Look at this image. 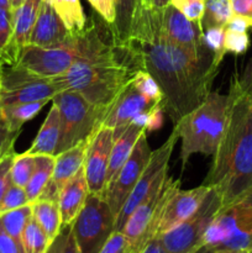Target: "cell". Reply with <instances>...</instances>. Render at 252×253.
Masks as SVG:
<instances>
[{
  "label": "cell",
  "mask_w": 252,
  "mask_h": 253,
  "mask_svg": "<svg viewBox=\"0 0 252 253\" xmlns=\"http://www.w3.org/2000/svg\"><path fill=\"white\" fill-rule=\"evenodd\" d=\"M178 140H179V136H178L177 131L173 128V132L170 133L168 140L157 150L152 151L151 158L148 161L147 166H146L145 170L142 172L140 179L137 180L135 188L131 192L130 197L127 198L123 209H121L118 217H116V231H123L128 216L132 214L133 210L141 204V202L147 197L148 193L153 189V187L160 180L167 177L168 162H169L170 156H172V152Z\"/></svg>",
  "instance_id": "obj_12"
},
{
  "label": "cell",
  "mask_w": 252,
  "mask_h": 253,
  "mask_svg": "<svg viewBox=\"0 0 252 253\" xmlns=\"http://www.w3.org/2000/svg\"><path fill=\"white\" fill-rule=\"evenodd\" d=\"M47 104L46 100L34 101V103L12 104L2 106V116L9 128L15 132H20L22 125L32 120Z\"/></svg>",
  "instance_id": "obj_27"
},
{
  "label": "cell",
  "mask_w": 252,
  "mask_h": 253,
  "mask_svg": "<svg viewBox=\"0 0 252 253\" xmlns=\"http://www.w3.org/2000/svg\"><path fill=\"white\" fill-rule=\"evenodd\" d=\"M90 26L85 25L83 31L71 34L63 43L57 46L40 47L29 43L21 48L15 64L44 78L58 77L81 58L88 46Z\"/></svg>",
  "instance_id": "obj_7"
},
{
  "label": "cell",
  "mask_w": 252,
  "mask_h": 253,
  "mask_svg": "<svg viewBox=\"0 0 252 253\" xmlns=\"http://www.w3.org/2000/svg\"><path fill=\"white\" fill-rule=\"evenodd\" d=\"M170 2V0H152V6L158 7V9H163L165 6H167Z\"/></svg>",
  "instance_id": "obj_51"
},
{
  "label": "cell",
  "mask_w": 252,
  "mask_h": 253,
  "mask_svg": "<svg viewBox=\"0 0 252 253\" xmlns=\"http://www.w3.org/2000/svg\"><path fill=\"white\" fill-rule=\"evenodd\" d=\"M21 244L24 253H47L52 242L32 216L25 227Z\"/></svg>",
  "instance_id": "obj_31"
},
{
  "label": "cell",
  "mask_w": 252,
  "mask_h": 253,
  "mask_svg": "<svg viewBox=\"0 0 252 253\" xmlns=\"http://www.w3.org/2000/svg\"><path fill=\"white\" fill-rule=\"evenodd\" d=\"M32 217V203L0 214V224L5 231L22 246V234Z\"/></svg>",
  "instance_id": "obj_29"
},
{
  "label": "cell",
  "mask_w": 252,
  "mask_h": 253,
  "mask_svg": "<svg viewBox=\"0 0 252 253\" xmlns=\"http://www.w3.org/2000/svg\"><path fill=\"white\" fill-rule=\"evenodd\" d=\"M162 29L168 40L182 47L197 58H214V54L204 46V30L202 24L190 21L179 10L168 4L161 9Z\"/></svg>",
  "instance_id": "obj_14"
},
{
  "label": "cell",
  "mask_w": 252,
  "mask_h": 253,
  "mask_svg": "<svg viewBox=\"0 0 252 253\" xmlns=\"http://www.w3.org/2000/svg\"><path fill=\"white\" fill-rule=\"evenodd\" d=\"M0 91H1V72H0Z\"/></svg>",
  "instance_id": "obj_58"
},
{
  "label": "cell",
  "mask_w": 252,
  "mask_h": 253,
  "mask_svg": "<svg viewBox=\"0 0 252 253\" xmlns=\"http://www.w3.org/2000/svg\"><path fill=\"white\" fill-rule=\"evenodd\" d=\"M225 29L236 32H247V30L251 29V26H250V24L244 19V17L232 15V17L229 20V22L226 24Z\"/></svg>",
  "instance_id": "obj_46"
},
{
  "label": "cell",
  "mask_w": 252,
  "mask_h": 253,
  "mask_svg": "<svg viewBox=\"0 0 252 253\" xmlns=\"http://www.w3.org/2000/svg\"><path fill=\"white\" fill-rule=\"evenodd\" d=\"M19 133L20 132H15V131L10 130L7 124L2 119V121L0 123V160L4 156H6L7 153L14 151V143Z\"/></svg>",
  "instance_id": "obj_40"
},
{
  "label": "cell",
  "mask_w": 252,
  "mask_h": 253,
  "mask_svg": "<svg viewBox=\"0 0 252 253\" xmlns=\"http://www.w3.org/2000/svg\"><path fill=\"white\" fill-rule=\"evenodd\" d=\"M127 249L128 242L125 235L115 230L98 253H125Z\"/></svg>",
  "instance_id": "obj_41"
},
{
  "label": "cell",
  "mask_w": 252,
  "mask_h": 253,
  "mask_svg": "<svg viewBox=\"0 0 252 253\" xmlns=\"http://www.w3.org/2000/svg\"><path fill=\"white\" fill-rule=\"evenodd\" d=\"M250 253H252V247H251V250H250Z\"/></svg>",
  "instance_id": "obj_61"
},
{
  "label": "cell",
  "mask_w": 252,
  "mask_h": 253,
  "mask_svg": "<svg viewBox=\"0 0 252 253\" xmlns=\"http://www.w3.org/2000/svg\"><path fill=\"white\" fill-rule=\"evenodd\" d=\"M25 0H10V5H11V9L15 10L20 6V5L24 2Z\"/></svg>",
  "instance_id": "obj_52"
},
{
  "label": "cell",
  "mask_w": 252,
  "mask_h": 253,
  "mask_svg": "<svg viewBox=\"0 0 252 253\" xmlns=\"http://www.w3.org/2000/svg\"><path fill=\"white\" fill-rule=\"evenodd\" d=\"M138 71L140 64L126 44H108L91 25L84 53L52 82L58 91H77L93 105L110 109Z\"/></svg>",
  "instance_id": "obj_2"
},
{
  "label": "cell",
  "mask_w": 252,
  "mask_h": 253,
  "mask_svg": "<svg viewBox=\"0 0 252 253\" xmlns=\"http://www.w3.org/2000/svg\"><path fill=\"white\" fill-rule=\"evenodd\" d=\"M14 34L12 10L0 7V59L6 53Z\"/></svg>",
  "instance_id": "obj_36"
},
{
  "label": "cell",
  "mask_w": 252,
  "mask_h": 253,
  "mask_svg": "<svg viewBox=\"0 0 252 253\" xmlns=\"http://www.w3.org/2000/svg\"><path fill=\"white\" fill-rule=\"evenodd\" d=\"M142 2L145 5H152V0H142Z\"/></svg>",
  "instance_id": "obj_56"
},
{
  "label": "cell",
  "mask_w": 252,
  "mask_h": 253,
  "mask_svg": "<svg viewBox=\"0 0 252 253\" xmlns=\"http://www.w3.org/2000/svg\"><path fill=\"white\" fill-rule=\"evenodd\" d=\"M215 253H250L249 251H232V250H219Z\"/></svg>",
  "instance_id": "obj_54"
},
{
  "label": "cell",
  "mask_w": 252,
  "mask_h": 253,
  "mask_svg": "<svg viewBox=\"0 0 252 253\" xmlns=\"http://www.w3.org/2000/svg\"><path fill=\"white\" fill-rule=\"evenodd\" d=\"M224 37L225 27H210L204 30V36H203L204 46L214 54L215 63L219 66L226 54L224 48Z\"/></svg>",
  "instance_id": "obj_33"
},
{
  "label": "cell",
  "mask_w": 252,
  "mask_h": 253,
  "mask_svg": "<svg viewBox=\"0 0 252 253\" xmlns=\"http://www.w3.org/2000/svg\"><path fill=\"white\" fill-rule=\"evenodd\" d=\"M71 225H67V226H62L61 232L58 234V236L54 239V241L52 242L51 246H49L48 251L47 253H61L62 251V246H63L64 239H66L67 234H68V230Z\"/></svg>",
  "instance_id": "obj_49"
},
{
  "label": "cell",
  "mask_w": 252,
  "mask_h": 253,
  "mask_svg": "<svg viewBox=\"0 0 252 253\" xmlns=\"http://www.w3.org/2000/svg\"><path fill=\"white\" fill-rule=\"evenodd\" d=\"M133 84L138 88V90L142 91L145 95H147L148 98L153 99V100H157L162 104V91H161L160 86L156 83L155 79L145 71H138L137 74L135 76V78L132 79Z\"/></svg>",
  "instance_id": "obj_37"
},
{
  "label": "cell",
  "mask_w": 252,
  "mask_h": 253,
  "mask_svg": "<svg viewBox=\"0 0 252 253\" xmlns=\"http://www.w3.org/2000/svg\"><path fill=\"white\" fill-rule=\"evenodd\" d=\"M232 17L230 0H205V11L202 20L203 30L225 27Z\"/></svg>",
  "instance_id": "obj_30"
},
{
  "label": "cell",
  "mask_w": 252,
  "mask_h": 253,
  "mask_svg": "<svg viewBox=\"0 0 252 253\" xmlns=\"http://www.w3.org/2000/svg\"><path fill=\"white\" fill-rule=\"evenodd\" d=\"M232 15L244 17L252 27V0H230Z\"/></svg>",
  "instance_id": "obj_43"
},
{
  "label": "cell",
  "mask_w": 252,
  "mask_h": 253,
  "mask_svg": "<svg viewBox=\"0 0 252 253\" xmlns=\"http://www.w3.org/2000/svg\"><path fill=\"white\" fill-rule=\"evenodd\" d=\"M178 188H180V180L167 175L153 187L133 210L121 231L127 240L128 249L140 253L146 244L156 237L163 210Z\"/></svg>",
  "instance_id": "obj_8"
},
{
  "label": "cell",
  "mask_w": 252,
  "mask_h": 253,
  "mask_svg": "<svg viewBox=\"0 0 252 253\" xmlns=\"http://www.w3.org/2000/svg\"><path fill=\"white\" fill-rule=\"evenodd\" d=\"M169 4L179 10L190 21L202 24L205 11V0H170Z\"/></svg>",
  "instance_id": "obj_35"
},
{
  "label": "cell",
  "mask_w": 252,
  "mask_h": 253,
  "mask_svg": "<svg viewBox=\"0 0 252 253\" xmlns=\"http://www.w3.org/2000/svg\"><path fill=\"white\" fill-rule=\"evenodd\" d=\"M0 253H24L21 245L12 239L0 224Z\"/></svg>",
  "instance_id": "obj_44"
},
{
  "label": "cell",
  "mask_w": 252,
  "mask_h": 253,
  "mask_svg": "<svg viewBox=\"0 0 252 253\" xmlns=\"http://www.w3.org/2000/svg\"><path fill=\"white\" fill-rule=\"evenodd\" d=\"M2 119H4V116H2V106L1 104H0V123L2 121Z\"/></svg>",
  "instance_id": "obj_55"
},
{
  "label": "cell",
  "mask_w": 252,
  "mask_h": 253,
  "mask_svg": "<svg viewBox=\"0 0 252 253\" xmlns=\"http://www.w3.org/2000/svg\"><path fill=\"white\" fill-rule=\"evenodd\" d=\"M1 68H2V62L1 59H0V72H1Z\"/></svg>",
  "instance_id": "obj_59"
},
{
  "label": "cell",
  "mask_w": 252,
  "mask_h": 253,
  "mask_svg": "<svg viewBox=\"0 0 252 253\" xmlns=\"http://www.w3.org/2000/svg\"><path fill=\"white\" fill-rule=\"evenodd\" d=\"M47 1H49V2H52V1H53V0H47Z\"/></svg>",
  "instance_id": "obj_60"
},
{
  "label": "cell",
  "mask_w": 252,
  "mask_h": 253,
  "mask_svg": "<svg viewBox=\"0 0 252 253\" xmlns=\"http://www.w3.org/2000/svg\"><path fill=\"white\" fill-rule=\"evenodd\" d=\"M71 34H78L85 29V15L81 0H53L51 2Z\"/></svg>",
  "instance_id": "obj_28"
},
{
  "label": "cell",
  "mask_w": 252,
  "mask_h": 253,
  "mask_svg": "<svg viewBox=\"0 0 252 253\" xmlns=\"http://www.w3.org/2000/svg\"><path fill=\"white\" fill-rule=\"evenodd\" d=\"M88 143L89 140H84L56 156L52 177L39 199H48L53 202L58 200L62 187L83 167Z\"/></svg>",
  "instance_id": "obj_18"
},
{
  "label": "cell",
  "mask_w": 252,
  "mask_h": 253,
  "mask_svg": "<svg viewBox=\"0 0 252 253\" xmlns=\"http://www.w3.org/2000/svg\"><path fill=\"white\" fill-rule=\"evenodd\" d=\"M140 253H169L167 251L163 244L161 242L160 237L156 236L153 239H151L150 241L146 244V246L143 247L142 251Z\"/></svg>",
  "instance_id": "obj_48"
},
{
  "label": "cell",
  "mask_w": 252,
  "mask_h": 253,
  "mask_svg": "<svg viewBox=\"0 0 252 253\" xmlns=\"http://www.w3.org/2000/svg\"><path fill=\"white\" fill-rule=\"evenodd\" d=\"M15 155H16L15 151H12L0 160V203H1L2 198H4L5 193L7 192L10 185L12 184L10 172H11V166Z\"/></svg>",
  "instance_id": "obj_39"
},
{
  "label": "cell",
  "mask_w": 252,
  "mask_h": 253,
  "mask_svg": "<svg viewBox=\"0 0 252 253\" xmlns=\"http://www.w3.org/2000/svg\"><path fill=\"white\" fill-rule=\"evenodd\" d=\"M229 95L210 91L199 106L183 116L174 125L182 147V169L194 153L212 156L219 146L226 124Z\"/></svg>",
  "instance_id": "obj_4"
},
{
  "label": "cell",
  "mask_w": 252,
  "mask_h": 253,
  "mask_svg": "<svg viewBox=\"0 0 252 253\" xmlns=\"http://www.w3.org/2000/svg\"><path fill=\"white\" fill-rule=\"evenodd\" d=\"M90 194L88 182H86L84 168L77 172L76 175L71 178L66 184L62 187L58 195V207L61 212L62 226L72 225L82 208L85 204L88 195Z\"/></svg>",
  "instance_id": "obj_21"
},
{
  "label": "cell",
  "mask_w": 252,
  "mask_h": 253,
  "mask_svg": "<svg viewBox=\"0 0 252 253\" xmlns=\"http://www.w3.org/2000/svg\"><path fill=\"white\" fill-rule=\"evenodd\" d=\"M61 253H81L78 249V245H77L76 237H74L73 231H72V225L69 226L68 234H67L66 239H64Z\"/></svg>",
  "instance_id": "obj_47"
},
{
  "label": "cell",
  "mask_w": 252,
  "mask_h": 253,
  "mask_svg": "<svg viewBox=\"0 0 252 253\" xmlns=\"http://www.w3.org/2000/svg\"><path fill=\"white\" fill-rule=\"evenodd\" d=\"M113 143L114 130L106 126H100L89 138L83 168L89 190L93 194L103 195L105 190L106 173Z\"/></svg>",
  "instance_id": "obj_16"
},
{
  "label": "cell",
  "mask_w": 252,
  "mask_h": 253,
  "mask_svg": "<svg viewBox=\"0 0 252 253\" xmlns=\"http://www.w3.org/2000/svg\"><path fill=\"white\" fill-rule=\"evenodd\" d=\"M115 20L111 25L113 39L116 44H125L130 39L136 15L142 5V0H114Z\"/></svg>",
  "instance_id": "obj_24"
},
{
  "label": "cell",
  "mask_w": 252,
  "mask_h": 253,
  "mask_svg": "<svg viewBox=\"0 0 252 253\" xmlns=\"http://www.w3.org/2000/svg\"><path fill=\"white\" fill-rule=\"evenodd\" d=\"M227 95L224 132L203 182L219 193L222 208L252 188V96L240 89L236 77L232 78Z\"/></svg>",
  "instance_id": "obj_3"
},
{
  "label": "cell",
  "mask_w": 252,
  "mask_h": 253,
  "mask_svg": "<svg viewBox=\"0 0 252 253\" xmlns=\"http://www.w3.org/2000/svg\"><path fill=\"white\" fill-rule=\"evenodd\" d=\"M158 108H161L160 101L153 100L145 95L131 81V83L124 89L123 93L110 106L101 126L113 128L114 140H115L136 118L143 114L152 113Z\"/></svg>",
  "instance_id": "obj_15"
},
{
  "label": "cell",
  "mask_w": 252,
  "mask_h": 253,
  "mask_svg": "<svg viewBox=\"0 0 252 253\" xmlns=\"http://www.w3.org/2000/svg\"><path fill=\"white\" fill-rule=\"evenodd\" d=\"M0 7H1V9H11L10 0H0Z\"/></svg>",
  "instance_id": "obj_53"
},
{
  "label": "cell",
  "mask_w": 252,
  "mask_h": 253,
  "mask_svg": "<svg viewBox=\"0 0 252 253\" xmlns=\"http://www.w3.org/2000/svg\"><path fill=\"white\" fill-rule=\"evenodd\" d=\"M125 253H137V252H135V251H132V250H130V249H127V251H126Z\"/></svg>",
  "instance_id": "obj_57"
},
{
  "label": "cell",
  "mask_w": 252,
  "mask_h": 253,
  "mask_svg": "<svg viewBox=\"0 0 252 253\" xmlns=\"http://www.w3.org/2000/svg\"><path fill=\"white\" fill-rule=\"evenodd\" d=\"M43 0H25L17 9L12 10L14 34L6 53L2 57V64L14 66L22 47L29 44L30 35L35 26Z\"/></svg>",
  "instance_id": "obj_19"
},
{
  "label": "cell",
  "mask_w": 252,
  "mask_h": 253,
  "mask_svg": "<svg viewBox=\"0 0 252 253\" xmlns=\"http://www.w3.org/2000/svg\"><path fill=\"white\" fill-rule=\"evenodd\" d=\"M146 131H147L146 126L140 125L137 123H131L128 124L125 131L118 138L114 140L110 162H109L108 173H106L105 188L110 184V182L116 177L121 167L125 165V162L130 157L131 152H132L133 147H135L136 142H137L138 137Z\"/></svg>",
  "instance_id": "obj_22"
},
{
  "label": "cell",
  "mask_w": 252,
  "mask_h": 253,
  "mask_svg": "<svg viewBox=\"0 0 252 253\" xmlns=\"http://www.w3.org/2000/svg\"><path fill=\"white\" fill-rule=\"evenodd\" d=\"M91 6L103 17L106 24H114L115 20V1L114 0H88Z\"/></svg>",
  "instance_id": "obj_42"
},
{
  "label": "cell",
  "mask_w": 252,
  "mask_h": 253,
  "mask_svg": "<svg viewBox=\"0 0 252 253\" xmlns=\"http://www.w3.org/2000/svg\"><path fill=\"white\" fill-rule=\"evenodd\" d=\"M69 36L71 32L53 5L47 0H43L30 35L29 43L40 47H52L63 43Z\"/></svg>",
  "instance_id": "obj_20"
},
{
  "label": "cell",
  "mask_w": 252,
  "mask_h": 253,
  "mask_svg": "<svg viewBox=\"0 0 252 253\" xmlns=\"http://www.w3.org/2000/svg\"><path fill=\"white\" fill-rule=\"evenodd\" d=\"M56 157L48 155L35 156V168L29 183L25 187L30 203L36 202L48 184L54 168Z\"/></svg>",
  "instance_id": "obj_26"
},
{
  "label": "cell",
  "mask_w": 252,
  "mask_h": 253,
  "mask_svg": "<svg viewBox=\"0 0 252 253\" xmlns=\"http://www.w3.org/2000/svg\"><path fill=\"white\" fill-rule=\"evenodd\" d=\"M222 208L219 193L210 188L200 207L182 224L173 227L160 240L169 253H190L203 245L205 234Z\"/></svg>",
  "instance_id": "obj_10"
},
{
  "label": "cell",
  "mask_w": 252,
  "mask_h": 253,
  "mask_svg": "<svg viewBox=\"0 0 252 253\" xmlns=\"http://www.w3.org/2000/svg\"><path fill=\"white\" fill-rule=\"evenodd\" d=\"M209 190V187L203 184L189 190H182L178 188L163 210L156 236L166 234L188 219L204 202Z\"/></svg>",
  "instance_id": "obj_17"
},
{
  "label": "cell",
  "mask_w": 252,
  "mask_h": 253,
  "mask_svg": "<svg viewBox=\"0 0 252 253\" xmlns=\"http://www.w3.org/2000/svg\"><path fill=\"white\" fill-rule=\"evenodd\" d=\"M57 93L58 89L52 82V78L37 76L16 64L1 68L0 104L2 106L42 100L49 101Z\"/></svg>",
  "instance_id": "obj_11"
},
{
  "label": "cell",
  "mask_w": 252,
  "mask_h": 253,
  "mask_svg": "<svg viewBox=\"0 0 252 253\" xmlns=\"http://www.w3.org/2000/svg\"><path fill=\"white\" fill-rule=\"evenodd\" d=\"M61 133V116H59L58 106L52 103L47 118L40 127L31 147L26 151L30 155H48L56 156L57 145Z\"/></svg>",
  "instance_id": "obj_23"
},
{
  "label": "cell",
  "mask_w": 252,
  "mask_h": 253,
  "mask_svg": "<svg viewBox=\"0 0 252 253\" xmlns=\"http://www.w3.org/2000/svg\"><path fill=\"white\" fill-rule=\"evenodd\" d=\"M237 83H239L240 89L244 91L247 95L252 96V58L250 59V62L247 63L246 68L242 72L241 77L237 78Z\"/></svg>",
  "instance_id": "obj_45"
},
{
  "label": "cell",
  "mask_w": 252,
  "mask_h": 253,
  "mask_svg": "<svg viewBox=\"0 0 252 253\" xmlns=\"http://www.w3.org/2000/svg\"><path fill=\"white\" fill-rule=\"evenodd\" d=\"M203 244L215 251H249L252 247V188L222 208L212 220Z\"/></svg>",
  "instance_id": "obj_6"
},
{
  "label": "cell",
  "mask_w": 252,
  "mask_h": 253,
  "mask_svg": "<svg viewBox=\"0 0 252 253\" xmlns=\"http://www.w3.org/2000/svg\"><path fill=\"white\" fill-rule=\"evenodd\" d=\"M26 204H31L27 198L25 188L17 187V185L11 184L5 193L1 203H0V214L10 211V210L17 209L20 207H24Z\"/></svg>",
  "instance_id": "obj_34"
},
{
  "label": "cell",
  "mask_w": 252,
  "mask_h": 253,
  "mask_svg": "<svg viewBox=\"0 0 252 253\" xmlns=\"http://www.w3.org/2000/svg\"><path fill=\"white\" fill-rule=\"evenodd\" d=\"M52 103L58 106L61 116V133L56 156L82 141L89 140L100 127L109 110L93 105L81 94L72 90L58 91Z\"/></svg>",
  "instance_id": "obj_5"
},
{
  "label": "cell",
  "mask_w": 252,
  "mask_h": 253,
  "mask_svg": "<svg viewBox=\"0 0 252 253\" xmlns=\"http://www.w3.org/2000/svg\"><path fill=\"white\" fill-rule=\"evenodd\" d=\"M250 46V37L247 32H236L225 29L224 48L225 51L235 54H242Z\"/></svg>",
  "instance_id": "obj_38"
},
{
  "label": "cell",
  "mask_w": 252,
  "mask_h": 253,
  "mask_svg": "<svg viewBox=\"0 0 252 253\" xmlns=\"http://www.w3.org/2000/svg\"><path fill=\"white\" fill-rule=\"evenodd\" d=\"M116 217L100 194L88 195L85 204L72 224L81 253H98L115 231Z\"/></svg>",
  "instance_id": "obj_9"
},
{
  "label": "cell",
  "mask_w": 252,
  "mask_h": 253,
  "mask_svg": "<svg viewBox=\"0 0 252 253\" xmlns=\"http://www.w3.org/2000/svg\"><path fill=\"white\" fill-rule=\"evenodd\" d=\"M32 216L41 226L51 242L62 230V219L58 203L48 199H37L32 203Z\"/></svg>",
  "instance_id": "obj_25"
},
{
  "label": "cell",
  "mask_w": 252,
  "mask_h": 253,
  "mask_svg": "<svg viewBox=\"0 0 252 253\" xmlns=\"http://www.w3.org/2000/svg\"><path fill=\"white\" fill-rule=\"evenodd\" d=\"M35 168V156L25 152L15 155L11 166V182L17 187L25 188L31 178Z\"/></svg>",
  "instance_id": "obj_32"
},
{
  "label": "cell",
  "mask_w": 252,
  "mask_h": 253,
  "mask_svg": "<svg viewBox=\"0 0 252 253\" xmlns=\"http://www.w3.org/2000/svg\"><path fill=\"white\" fill-rule=\"evenodd\" d=\"M150 146H148L146 132L138 137L130 157L121 167L116 177L110 182V184L105 188L103 193V198L110 207L111 211L115 217H118L119 212L123 209L124 204L130 197L131 192L135 188L136 183L140 179L141 174L145 170L148 161L151 158Z\"/></svg>",
  "instance_id": "obj_13"
},
{
  "label": "cell",
  "mask_w": 252,
  "mask_h": 253,
  "mask_svg": "<svg viewBox=\"0 0 252 253\" xmlns=\"http://www.w3.org/2000/svg\"><path fill=\"white\" fill-rule=\"evenodd\" d=\"M190 253H215V250L211 249L210 246H208V245L203 244V245H200L199 247H197L194 251H192Z\"/></svg>",
  "instance_id": "obj_50"
},
{
  "label": "cell",
  "mask_w": 252,
  "mask_h": 253,
  "mask_svg": "<svg viewBox=\"0 0 252 253\" xmlns=\"http://www.w3.org/2000/svg\"><path fill=\"white\" fill-rule=\"evenodd\" d=\"M125 44L141 69L160 86L161 108L173 125L199 106L211 91L220 66L212 57L197 58L168 40L158 7L142 2Z\"/></svg>",
  "instance_id": "obj_1"
}]
</instances>
